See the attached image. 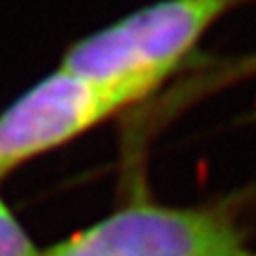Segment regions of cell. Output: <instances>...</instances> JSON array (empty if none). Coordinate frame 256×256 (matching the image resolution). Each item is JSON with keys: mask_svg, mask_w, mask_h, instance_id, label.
I'll return each mask as SVG.
<instances>
[{"mask_svg": "<svg viewBox=\"0 0 256 256\" xmlns=\"http://www.w3.org/2000/svg\"><path fill=\"white\" fill-rule=\"evenodd\" d=\"M254 0H156L77 41L60 66L102 82L162 86L220 18Z\"/></svg>", "mask_w": 256, "mask_h": 256, "instance_id": "1", "label": "cell"}, {"mask_svg": "<svg viewBox=\"0 0 256 256\" xmlns=\"http://www.w3.org/2000/svg\"><path fill=\"white\" fill-rule=\"evenodd\" d=\"M154 90L146 82H102L58 66L0 114V182Z\"/></svg>", "mask_w": 256, "mask_h": 256, "instance_id": "2", "label": "cell"}, {"mask_svg": "<svg viewBox=\"0 0 256 256\" xmlns=\"http://www.w3.org/2000/svg\"><path fill=\"white\" fill-rule=\"evenodd\" d=\"M41 256H252L220 210L132 203L77 230Z\"/></svg>", "mask_w": 256, "mask_h": 256, "instance_id": "3", "label": "cell"}, {"mask_svg": "<svg viewBox=\"0 0 256 256\" xmlns=\"http://www.w3.org/2000/svg\"><path fill=\"white\" fill-rule=\"evenodd\" d=\"M256 75V54H248L242 56V58H230V60H224L220 62L218 66H212L210 70L196 75L192 82L188 84H182V88H178L173 98H169L166 102L175 100L178 102H188L196 96H203L210 90H216V88H222V86H228L233 82H242L246 77H254Z\"/></svg>", "mask_w": 256, "mask_h": 256, "instance_id": "4", "label": "cell"}, {"mask_svg": "<svg viewBox=\"0 0 256 256\" xmlns=\"http://www.w3.org/2000/svg\"><path fill=\"white\" fill-rule=\"evenodd\" d=\"M0 256H41L30 235L0 198Z\"/></svg>", "mask_w": 256, "mask_h": 256, "instance_id": "5", "label": "cell"}, {"mask_svg": "<svg viewBox=\"0 0 256 256\" xmlns=\"http://www.w3.org/2000/svg\"><path fill=\"white\" fill-rule=\"evenodd\" d=\"M252 256H256V254H252Z\"/></svg>", "mask_w": 256, "mask_h": 256, "instance_id": "6", "label": "cell"}]
</instances>
